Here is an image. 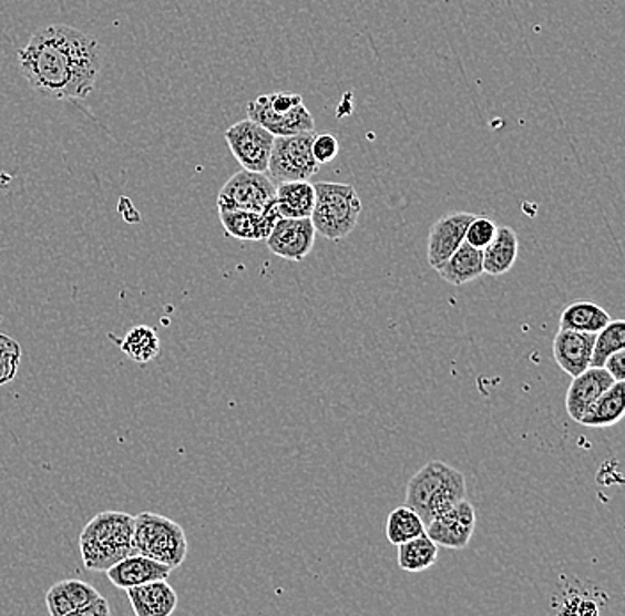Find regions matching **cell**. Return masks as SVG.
<instances>
[{"label":"cell","mask_w":625,"mask_h":616,"mask_svg":"<svg viewBox=\"0 0 625 616\" xmlns=\"http://www.w3.org/2000/svg\"><path fill=\"white\" fill-rule=\"evenodd\" d=\"M20 72L32 90L52 100L90 96L102 70L99 41L70 25H49L19 52Z\"/></svg>","instance_id":"6da1fadb"},{"label":"cell","mask_w":625,"mask_h":616,"mask_svg":"<svg viewBox=\"0 0 625 616\" xmlns=\"http://www.w3.org/2000/svg\"><path fill=\"white\" fill-rule=\"evenodd\" d=\"M134 515L125 512H102L94 515L79 536L81 558L88 571L105 572L132 554Z\"/></svg>","instance_id":"7a4b0ae2"},{"label":"cell","mask_w":625,"mask_h":616,"mask_svg":"<svg viewBox=\"0 0 625 616\" xmlns=\"http://www.w3.org/2000/svg\"><path fill=\"white\" fill-rule=\"evenodd\" d=\"M468 483L464 473L433 460L421 468L407 483L406 503L423 519L424 526L465 500Z\"/></svg>","instance_id":"3957f363"},{"label":"cell","mask_w":625,"mask_h":616,"mask_svg":"<svg viewBox=\"0 0 625 616\" xmlns=\"http://www.w3.org/2000/svg\"><path fill=\"white\" fill-rule=\"evenodd\" d=\"M315 187V206L311 219L315 232L324 238L340 242L358 226L362 205L356 188L349 184L320 182Z\"/></svg>","instance_id":"277c9868"},{"label":"cell","mask_w":625,"mask_h":616,"mask_svg":"<svg viewBox=\"0 0 625 616\" xmlns=\"http://www.w3.org/2000/svg\"><path fill=\"white\" fill-rule=\"evenodd\" d=\"M188 542L184 527L166 515L143 512L135 515L132 554H141L167 567L178 568L187 558Z\"/></svg>","instance_id":"5b68a950"},{"label":"cell","mask_w":625,"mask_h":616,"mask_svg":"<svg viewBox=\"0 0 625 616\" xmlns=\"http://www.w3.org/2000/svg\"><path fill=\"white\" fill-rule=\"evenodd\" d=\"M247 117L267 129L270 134L291 135L315 130L311 112L297 93L262 94L250 100Z\"/></svg>","instance_id":"8992f818"},{"label":"cell","mask_w":625,"mask_h":616,"mask_svg":"<svg viewBox=\"0 0 625 616\" xmlns=\"http://www.w3.org/2000/svg\"><path fill=\"white\" fill-rule=\"evenodd\" d=\"M312 137L315 130L274 137L267 167L268 178L273 179L274 184L309 179L317 175L320 164L312 157Z\"/></svg>","instance_id":"52a82bcc"},{"label":"cell","mask_w":625,"mask_h":616,"mask_svg":"<svg viewBox=\"0 0 625 616\" xmlns=\"http://www.w3.org/2000/svg\"><path fill=\"white\" fill-rule=\"evenodd\" d=\"M276 205V184L265 173L238 171L224 184L217 197L219 212H267Z\"/></svg>","instance_id":"ba28073f"},{"label":"cell","mask_w":625,"mask_h":616,"mask_svg":"<svg viewBox=\"0 0 625 616\" xmlns=\"http://www.w3.org/2000/svg\"><path fill=\"white\" fill-rule=\"evenodd\" d=\"M274 137L276 135L249 117L229 126L224 134L233 157L237 158L242 170L255 173H267Z\"/></svg>","instance_id":"9c48e42d"},{"label":"cell","mask_w":625,"mask_h":616,"mask_svg":"<svg viewBox=\"0 0 625 616\" xmlns=\"http://www.w3.org/2000/svg\"><path fill=\"white\" fill-rule=\"evenodd\" d=\"M474 527H477V510L468 500H462L444 514L430 521L424 533L441 547L464 550L473 538Z\"/></svg>","instance_id":"30bf717a"},{"label":"cell","mask_w":625,"mask_h":616,"mask_svg":"<svg viewBox=\"0 0 625 616\" xmlns=\"http://www.w3.org/2000/svg\"><path fill=\"white\" fill-rule=\"evenodd\" d=\"M315 237L317 232L309 217L306 219L279 217L267 237V247L279 258L303 261L311 253Z\"/></svg>","instance_id":"8fae6325"},{"label":"cell","mask_w":625,"mask_h":616,"mask_svg":"<svg viewBox=\"0 0 625 616\" xmlns=\"http://www.w3.org/2000/svg\"><path fill=\"white\" fill-rule=\"evenodd\" d=\"M474 214L469 212H453L442 215L441 219L433 223L429 233V246H427V259L430 267L438 270L448 258H450L460 244L464 242L465 229L473 219Z\"/></svg>","instance_id":"7c38bea8"},{"label":"cell","mask_w":625,"mask_h":616,"mask_svg":"<svg viewBox=\"0 0 625 616\" xmlns=\"http://www.w3.org/2000/svg\"><path fill=\"white\" fill-rule=\"evenodd\" d=\"M595 335L560 329L553 340V358L567 376L577 377L588 370L594 352Z\"/></svg>","instance_id":"4fadbf2b"},{"label":"cell","mask_w":625,"mask_h":616,"mask_svg":"<svg viewBox=\"0 0 625 616\" xmlns=\"http://www.w3.org/2000/svg\"><path fill=\"white\" fill-rule=\"evenodd\" d=\"M572 379L574 380L568 386L567 397H565V409L574 421H580L581 415L588 411V407L606 389L615 384V380L604 368L590 367L588 370Z\"/></svg>","instance_id":"5bb4252c"},{"label":"cell","mask_w":625,"mask_h":616,"mask_svg":"<svg viewBox=\"0 0 625 616\" xmlns=\"http://www.w3.org/2000/svg\"><path fill=\"white\" fill-rule=\"evenodd\" d=\"M173 568L164 563L141 556V554H129L126 558L112 565L107 574L112 585L120 589L134 588V586L146 585L152 581L167 579Z\"/></svg>","instance_id":"9a60e30c"},{"label":"cell","mask_w":625,"mask_h":616,"mask_svg":"<svg viewBox=\"0 0 625 616\" xmlns=\"http://www.w3.org/2000/svg\"><path fill=\"white\" fill-rule=\"evenodd\" d=\"M224 232L232 238L244 242L267 240L274 224L279 219L276 205L267 212L224 211L219 212Z\"/></svg>","instance_id":"2e32d148"},{"label":"cell","mask_w":625,"mask_h":616,"mask_svg":"<svg viewBox=\"0 0 625 616\" xmlns=\"http://www.w3.org/2000/svg\"><path fill=\"white\" fill-rule=\"evenodd\" d=\"M135 616H170L178 607V595L167 579L125 589Z\"/></svg>","instance_id":"e0dca14e"},{"label":"cell","mask_w":625,"mask_h":616,"mask_svg":"<svg viewBox=\"0 0 625 616\" xmlns=\"http://www.w3.org/2000/svg\"><path fill=\"white\" fill-rule=\"evenodd\" d=\"M99 597V592L85 581H59L47 592V609L50 616H79L84 607Z\"/></svg>","instance_id":"ac0fdd59"},{"label":"cell","mask_w":625,"mask_h":616,"mask_svg":"<svg viewBox=\"0 0 625 616\" xmlns=\"http://www.w3.org/2000/svg\"><path fill=\"white\" fill-rule=\"evenodd\" d=\"M438 274L442 281L453 286L468 285L477 281L483 276V253L482 249L469 246L468 242H462L459 249L438 268Z\"/></svg>","instance_id":"d6986e66"},{"label":"cell","mask_w":625,"mask_h":616,"mask_svg":"<svg viewBox=\"0 0 625 616\" xmlns=\"http://www.w3.org/2000/svg\"><path fill=\"white\" fill-rule=\"evenodd\" d=\"M315 206V187L308 179H295L276 185V211L279 217L306 219Z\"/></svg>","instance_id":"ffe728a7"},{"label":"cell","mask_w":625,"mask_h":616,"mask_svg":"<svg viewBox=\"0 0 625 616\" xmlns=\"http://www.w3.org/2000/svg\"><path fill=\"white\" fill-rule=\"evenodd\" d=\"M624 411L625 380H618L588 407V411L581 415L577 423L592 429H606L618 423L624 418Z\"/></svg>","instance_id":"44dd1931"},{"label":"cell","mask_w":625,"mask_h":616,"mask_svg":"<svg viewBox=\"0 0 625 616\" xmlns=\"http://www.w3.org/2000/svg\"><path fill=\"white\" fill-rule=\"evenodd\" d=\"M483 253V273L489 276H503L512 270L519 255L518 233L506 226L498 228L496 235L492 238Z\"/></svg>","instance_id":"7402d4cb"},{"label":"cell","mask_w":625,"mask_h":616,"mask_svg":"<svg viewBox=\"0 0 625 616\" xmlns=\"http://www.w3.org/2000/svg\"><path fill=\"white\" fill-rule=\"evenodd\" d=\"M609 322H612V317L598 304L577 300L563 309L562 317H560V329L597 335Z\"/></svg>","instance_id":"603a6c76"},{"label":"cell","mask_w":625,"mask_h":616,"mask_svg":"<svg viewBox=\"0 0 625 616\" xmlns=\"http://www.w3.org/2000/svg\"><path fill=\"white\" fill-rule=\"evenodd\" d=\"M398 547V567L409 574H420L438 562L439 545L427 533L403 542Z\"/></svg>","instance_id":"cb8c5ba5"},{"label":"cell","mask_w":625,"mask_h":616,"mask_svg":"<svg viewBox=\"0 0 625 616\" xmlns=\"http://www.w3.org/2000/svg\"><path fill=\"white\" fill-rule=\"evenodd\" d=\"M120 349L137 365H146L161 353V338L153 327L135 326L120 341Z\"/></svg>","instance_id":"d4e9b609"},{"label":"cell","mask_w":625,"mask_h":616,"mask_svg":"<svg viewBox=\"0 0 625 616\" xmlns=\"http://www.w3.org/2000/svg\"><path fill=\"white\" fill-rule=\"evenodd\" d=\"M423 519L418 515L411 506H398L386 521V536L393 545L403 544V542L412 541L416 536L423 535Z\"/></svg>","instance_id":"484cf974"},{"label":"cell","mask_w":625,"mask_h":616,"mask_svg":"<svg viewBox=\"0 0 625 616\" xmlns=\"http://www.w3.org/2000/svg\"><path fill=\"white\" fill-rule=\"evenodd\" d=\"M625 349V322L624 320H612L604 329L595 335L594 352L590 367L603 368L606 359L612 353Z\"/></svg>","instance_id":"4316f807"},{"label":"cell","mask_w":625,"mask_h":616,"mask_svg":"<svg viewBox=\"0 0 625 616\" xmlns=\"http://www.w3.org/2000/svg\"><path fill=\"white\" fill-rule=\"evenodd\" d=\"M22 347L19 341L0 332V386L10 384L19 373Z\"/></svg>","instance_id":"83f0119b"},{"label":"cell","mask_w":625,"mask_h":616,"mask_svg":"<svg viewBox=\"0 0 625 616\" xmlns=\"http://www.w3.org/2000/svg\"><path fill=\"white\" fill-rule=\"evenodd\" d=\"M498 226L488 215H474L468 229H465L464 242L477 249H485L496 235Z\"/></svg>","instance_id":"f1b7e54d"},{"label":"cell","mask_w":625,"mask_h":616,"mask_svg":"<svg viewBox=\"0 0 625 616\" xmlns=\"http://www.w3.org/2000/svg\"><path fill=\"white\" fill-rule=\"evenodd\" d=\"M311 152L315 161L322 166V164H329V162L338 157L340 143H338V138H336L335 135L327 134V132H324V134H315L311 143Z\"/></svg>","instance_id":"f546056e"},{"label":"cell","mask_w":625,"mask_h":616,"mask_svg":"<svg viewBox=\"0 0 625 616\" xmlns=\"http://www.w3.org/2000/svg\"><path fill=\"white\" fill-rule=\"evenodd\" d=\"M604 370L613 377L615 382L618 380H625V349L618 350V352L612 353L609 358L604 362Z\"/></svg>","instance_id":"4dcf8cb0"},{"label":"cell","mask_w":625,"mask_h":616,"mask_svg":"<svg viewBox=\"0 0 625 616\" xmlns=\"http://www.w3.org/2000/svg\"><path fill=\"white\" fill-rule=\"evenodd\" d=\"M111 615V607H109L107 600L100 595L96 600L90 604V606L84 607L79 616H107Z\"/></svg>","instance_id":"1f68e13d"}]
</instances>
